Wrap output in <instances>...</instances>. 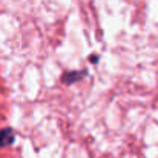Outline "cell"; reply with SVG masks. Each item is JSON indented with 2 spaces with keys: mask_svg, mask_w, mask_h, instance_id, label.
I'll return each mask as SVG.
<instances>
[{
  "mask_svg": "<svg viewBox=\"0 0 158 158\" xmlns=\"http://www.w3.org/2000/svg\"><path fill=\"white\" fill-rule=\"evenodd\" d=\"M14 140H15V135H14L12 129L6 127V129H2L0 131V148H5V146L12 144Z\"/></svg>",
  "mask_w": 158,
  "mask_h": 158,
  "instance_id": "6da1fadb",
  "label": "cell"
},
{
  "mask_svg": "<svg viewBox=\"0 0 158 158\" xmlns=\"http://www.w3.org/2000/svg\"><path fill=\"white\" fill-rule=\"evenodd\" d=\"M86 75V71H72V72H66L64 75H63V83H68V85H71V83H75V81H78L80 78H83Z\"/></svg>",
  "mask_w": 158,
  "mask_h": 158,
  "instance_id": "7a4b0ae2",
  "label": "cell"
},
{
  "mask_svg": "<svg viewBox=\"0 0 158 158\" xmlns=\"http://www.w3.org/2000/svg\"><path fill=\"white\" fill-rule=\"evenodd\" d=\"M97 60H98V58H97V55H91V61H92V63H94V61H97Z\"/></svg>",
  "mask_w": 158,
  "mask_h": 158,
  "instance_id": "3957f363",
  "label": "cell"
}]
</instances>
